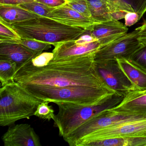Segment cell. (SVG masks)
Wrapping results in <instances>:
<instances>
[{
  "label": "cell",
  "mask_w": 146,
  "mask_h": 146,
  "mask_svg": "<svg viewBox=\"0 0 146 146\" xmlns=\"http://www.w3.org/2000/svg\"><path fill=\"white\" fill-rule=\"evenodd\" d=\"M109 110L117 114L146 117V92H129L119 104Z\"/></svg>",
  "instance_id": "cell-12"
},
{
  "label": "cell",
  "mask_w": 146,
  "mask_h": 146,
  "mask_svg": "<svg viewBox=\"0 0 146 146\" xmlns=\"http://www.w3.org/2000/svg\"><path fill=\"white\" fill-rule=\"evenodd\" d=\"M130 5L135 12L140 15L141 19L146 12V0H123Z\"/></svg>",
  "instance_id": "cell-29"
},
{
  "label": "cell",
  "mask_w": 146,
  "mask_h": 146,
  "mask_svg": "<svg viewBox=\"0 0 146 146\" xmlns=\"http://www.w3.org/2000/svg\"><path fill=\"white\" fill-rule=\"evenodd\" d=\"M140 31L138 27L134 31L100 48L95 53L94 61L110 60L118 58L129 60L142 46L138 40Z\"/></svg>",
  "instance_id": "cell-8"
},
{
  "label": "cell",
  "mask_w": 146,
  "mask_h": 146,
  "mask_svg": "<svg viewBox=\"0 0 146 146\" xmlns=\"http://www.w3.org/2000/svg\"><path fill=\"white\" fill-rule=\"evenodd\" d=\"M96 52L78 57L52 60L47 65L40 67L34 66L30 60L17 71L13 80L20 85L109 87L96 69Z\"/></svg>",
  "instance_id": "cell-1"
},
{
  "label": "cell",
  "mask_w": 146,
  "mask_h": 146,
  "mask_svg": "<svg viewBox=\"0 0 146 146\" xmlns=\"http://www.w3.org/2000/svg\"><path fill=\"white\" fill-rule=\"evenodd\" d=\"M10 25L22 39L36 40L54 46L77 40L87 29L69 26L45 17Z\"/></svg>",
  "instance_id": "cell-3"
},
{
  "label": "cell",
  "mask_w": 146,
  "mask_h": 146,
  "mask_svg": "<svg viewBox=\"0 0 146 146\" xmlns=\"http://www.w3.org/2000/svg\"><path fill=\"white\" fill-rule=\"evenodd\" d=\"M88 29L101 47L124 35L128 31V28L125 25L118 20H115L94 24Z\"/></svg>",
  "instance_id": "cell-11"
},
{
  "label": "cell",
  "mask_w": 146,
  "mask_h": 146,
  "mask_svg": "<svg viewBox=\"0 0 146 146\" xmlns=\"http://www.w3.org/2000/svg\"><path fill=\"white\" fill-rule=\"evenodd\" d=\"M19 6L22 8L40 17H46L48 14L54 9L52 7H48L35 1Z\"/></svg>",
  "instance_id": "cell-23"
},
{
  "label": "cell",
  "mask_w": 146,
  "mask_h": 146,
  "mask_svg": "<svg viewBox=\"0 0 146 146\" xmlns=\"http://www.w3.org/2000/svg\"><path fill=\"white\" fill-rule=\"evenodd\" d=\"M116 59L120 69L133 85L135 91L146 90V72L127 59L118 58Z\"/></svg>",
  "instance_id": "cell-16"
},
{
  "label": "cell",
  "mask_w": 146,
  "mask_h": 146,
  "mask_svg": "<svg viewBox=\"0 0 146 146\" xmlns=\"http://www.w3.org/2000/svg\"><path fill=\"white\" fill-rule=\"evenodd\" d=\"M146 137V118L127 121L98 130L77 143L82 146L92 141L117 137Z\"/></svg>",
  "instance_id": "cell-7"
},
{
  "label": "cell",
  "mask_w": 146,
  "mask_h": 146,
  "mask_svg": "<svg viewBox=\"0 0 146 146\" xmlns=\"http://www.w3.org/2000/svg\"><path fill=\"white\" fill-rule=\"evenodd\" d=\"M2 140L5 146H41L39 136L30 125L27 123L9 125Z\"/></svg>",
  "instance_id": "cell-10"
},
{
  "label": "cell",
  "mask_w": 146,
  "mask_h": 146,
  "mask_svg": "<svg viewBox=\"0 0 146 146\" xmlns=\"http://www.w3.org/2000/svg\"><path fill=\"white\" fill-rule=\"evenodd\" d=\"M91 18L96 23L112 20L106 0H88Z\"/></svg>",
  "instance_id": "cell-19"
},
{
  "label": "cell",
  "mask_w": 146,
  "mask_h": 146,
  "mask_svg": "<svg viewBox=\"0 0 146 146\" xmlns=\"http://www.w3.org/2000/svg\"><path fill=\"white\" fill-rule=\"evenodd\" d=\"M21 37L11 27L0 19V39H17Z\"/></svg>",
  "instance_id": "cell-27"
},
{
  "label": "cell",
  "mask_w": 146,
  "mask_h": 146,
  "mask_svg": "<svg viewBox=\"0 0 146 146\" xmlns=\"http://www.w3.org/2000/svg\"><path fill=\"white\" fill-rule=\"evenodd\" d=\"M96 41H97V39L91 35L88 29H87L86 31L78 39L75 40L76 43L82 45L88 44Z\"/></svg>",
  "instance_id": "cell-30"
},
{
  "label": "cell",
  "mask_w": 146,
  "mask_h": 146,
  "mask_svg": "<svg viewBox=\"0 0 146 146\" xmlns=\"http://www.w3.org/2000/svg\"><path fill=\"white\" fill-rule=\"evenodd\" d=\"M39 17L19 5H0V19L10 25Z\"/></svg>",
  "instance_id": "cell-17"
},
{
  "label": "cell",
  "mask_w": 146,
  "mask_h": 146,
  "mask_svg": "<svg viewBox=\"0 0 146 146\" xmlns=\"http://www.w3.org/2000/svg\"><path fill=\"white\" fill-rule=\"evenodd\" d=\"M34 1V0H0V5H20Z\"/></svg>",
  "instance_id": "cell-33"
},
{
  "label": "cell",
  "mask_w": 146,
  "mask_h": 146,
  "mask_svg": "<svg viewBox=\"0 0 146 146\" xmlns=\"http://www.w3.org/2000/svg\"><path fill=\"white\" fill-rule=\"evenodd\" d=\"M97 71L106 84L116 93L125 96L135 89L119 65L116 58L95 61Z\"/></svg>",
  "instance_id": "cell-9"
},
{
  "label": "cell",
  "mask_w": 146,
  "mask_h": 146,
  "mask_svg": "<svg viewBox=\"0 0 146 146\" xmlns=\"http://www.w3.org/2000/svg\"><path fill=\"white\" fill-rule=\"evenodd\" d=\"M124 19L125 26L130 27L140 20V15L135 12L128 13L125 15Z\"/></svg>",
  "instance_id": "cell-31"
},
{
  "label": "cell",
  "mask_w": 146,
  "mask_h": 146,
  "mask_svg": "<svg viewBox=\"0 0 146 146\" xmlns=\"http://www.w3.org/2000/svg\"><path fill=\"white\" fill-rule=\"evenodd\" d=\"M140 31L138 35V40L142 46L146 45V23L143 24L139 27Z\"/></svg>",
  "instance_id": "cell-34"
},
{
  "label": "cell",
  "mask_w": 146,
  "mask_h": 146,
  "mask_svg": "<svg viewBox=\"0 0 146 146\" xmlns=\"http://www.w3.org/2000/svg\"><path fill=\"white\" fill-rule=\"evenodd\" d=\"M43 100L29 93L15 81L0 89V125L9 126L23 119L34 116Z\"/></svg>",
  "instance_id": "cell-4"
},
{
  "label": "cell",
  "mask_w": 146,
  "mask_h": 146,
  "mask_svg": "<svg viewBox=\"0 0 146 146\" xmlns=\"http://www.w3.org/2000/svg\"><path fill=\"white\" fill-rule=\"evenodd\" d=\"M50 102L48 101H43L41 102L38 106L34 116L47 121L53 119L55 116L54 111L52 106H49Z\"/></svg>",
  "instance_id": "cell-24"
},
{
  "label": "cell",
  "mask_w": 146,
  "mask_h": 146,
  "mask_svg": "<svg viewBox=\"0 0 146 146\" xmlns=\"http://www.w3.org/2000/svg\"><path fill=\"white\" fill-rule=\"evenodd\" d=\"M66 1H68V0H66Z\"/></svg>",
  "instance_id": "cell-36"
},
{
  "label": "cell",
  "mask_w": 146,
  "mask_h": 146,
  "mask_svg": "<svg viewBox=\"0 0 146 146\" xmlns=\"http://www.w3.org/2000/svg\"><path fill=\"white\" fill-rule=\"evenodd\" d=\"M129 60L146 72V45L141 46Z\"/></svg>",
  "instance_id": "cell-25"
},
{
  "label": "cell",
  "mask_w": 146,
  "mask_h": 146,
  "mask_svg": "<svg viewBox=\"0 0 146 146\" xmlns=\"http://www.w3.org/2000/svg\"><path fill=\"white\" fill-rule=\"evenodd\" d=\"M48 7L55 8L67 3L66 0H34Z\"/></svg>",
  "instance_id": "cell-32"
},
{
  "label": "cell",
  "mask_w": 146,
  "mask_h": 146,
  "mask_svg": "<svg viewBox=\"0 0 146 146\" xmlns=\"http://www.w3.org/2000/svg\"><path fill=\"white\" fill-rule=\"evenodd\" d=\"M0 43H15L23 45L35 53H42L52 48V44L36 40L30 39H0Z\"/></svg>",
  "instance_id": "cell-21"
},
{
  "label": "cell",
  "mask_w": 146,
  "mask_h": 146,
  "mask_svg": "<svg viewBox=\"0 0 146 146\" xmlns=\"http://www.w3.org/2000/svg\"><path fill=\"white\" fill-rule=\"evenodd\" d=\"M17 71L16 63L7 60L0 59V81L1 86L14 81Z\"/></svg>",
  "instance_id": "cell-22"
},
{
  "label": "cell",
  "mask_w": 146,
  "mask_h": 146,
  "mask_svg": "<svg viewBox=\"0 0 146 146\" xmlns=\"http://www.w3.org/2000/svg\"><path fill=\"white\" fill-rule=\"evenodd\" d=\"M53 58V52H42L33 58L30 62L34 66L40 67L47 65Z\"/></svg>",
  "instance_id": "cell-28"
},
{
  "label": "cell",
  "mask_w": 146,
  "mask_h": 146,
  "mask_svg": "<svg viewBox=\"0 0 146 146\" xmlns=\"http://www.w3.org/2000/svg\"><path fill=\"white\" fill-rule=\"evenodd\" d=\"M66 5L74 11L91 19L88 0H68Z\"/></svg>",
  "instance_id": "cell-26"
},
{
  "label": "cell",
  "mask_w": 146,
  "mask_h": 146,
  "mask_svg": "<svg viewBox=\"0 0 146 146\" xmlns=\"http://www.w3.org/2000/svg\"><path fill=\"white\" fill-rule=\"evenodd\" d=\"M54 46L52 51L53 60L78 57L91 53L97 51L101 46L98 41L82 45L77 44L74 40L61 42Z\"/></svg>",
  "instance_id": "cell-14"
},
{
  "label": "cell",
  "mask_w": 146,
  "mask_h": 146,
  "mask_svg": "<svg viewBox=\"0 0 146 146\" xmlns=\"http://www.w3.org/2000/svg\"><path fill=\"white\" fill-rule=\"evenodd\" d=\"M143 118L146 117L117 114L109 109H107L85 122L64 137V139L70 146H76L80 141L98 130L127 121Z\"/></svg>",
  "instance_id": "cell-6"
},
{
  "label": "cell",
  "mask_w": 146,
  "mask_h": 146,
  "mask_svg": "<svg viewBox=\"0 0 146 146\" xmlns=\"http://www.w3.org/2000/svg\"><path fill=\"white\" fill-rule=\"evenodd\" d=\"M47 17L72 27L88 29L96 23L68 7L66 4L54 8L48 14Z\"/></svg>",
  "instance_id": "cell-13"
},
{
  "label": "cell",
  "mask_w": 146,
  "mask_h": 146,
  "mask_svg": "<svg viewBox=\"0 0 146 146\" xmlns=\"http://www.w3.org/2000/svg\"><path fill=\"white\" fill-rule=\"evenodd\" d=\"M125 96L115 94L106 102L98 105L83 106L67 102L55 103L58 112L54 118V125L58 129L63 138L103 111L113 108L121 102Z\"/></svg>",
  "instance_id": "cell-5"
},
{
  "label": "cell",
  "mask_w": 146,
  "mask_h": 146,
  "mask_svg": "<svg viewBox=\"0 0 146 146\" xmlns=\"http://www.w3.org/2000/svg\"><path fill=\"white\" fill-rule=\"evenodd\" d=\"M41 53H35L20 44L0 43V59L16 63L17 70Z\"/></svg>",
  "instance_id": "cell-15"
},
{
  "label": "cell",
  "mask_w": 146,
  "mask_h": 146,
  "mask_svg": "<svg viewBox=\"0 0 146 146\" xmlns=\"http://www.w3.org/2000/svg\"><path fill=\"white\" fill-rule=\"evenodd\" d=\"M109 13L113 20L124 19L128 13L135 12L130 5L123 0H106Z\"/></svg>",
  "instance_id": "cell-20"
},
{
  "label": "cell",
  "mask_w": 146,
  "mask_h": 146,
  "mask_svg": "<svg viewBox=\"0 0 146 146\" xmlns=\"http://www.w3.org/2000/svg\"><path fill=\"white\" fill-rule=\"evenodd\" d=\"M146 146V137H117L92 141L82 146Z\"/></svg>",
  "instance_id": "cell-18"
},
{
  "label": "cell",
  "mask_w": 146,
  "mask_h": 146,
  "mask_svg": "<svg viewBox=\"0 0 146 146\" xmlns=\"http://www.w3.org/2000/svg\"><path fill=\"white\" fill-rule=\"evenodd\" d=\"M20 85L35 97L54 103L67 102L83 106L98 105L107 101L115 94H119L109 87L71 86L58 88Z\"/></svg>",
  "instance_id": "cell-2"
},
{
  "label": "cell",
  "mask_w": 146,
  "mask_h": 146,
  "mask_svg": "<svg viewBox=\"0 0 146 146\" xmlns=\"http://www.w3.org/2000/svg\"><path fill=\"white\" fill-rule=\"evenodd\" d=\"M145 23H146V20H145V21H144V22H143V24H145Z\"/></svg>",
  "instance_id": "cell-35"
}]
</instances>
